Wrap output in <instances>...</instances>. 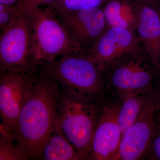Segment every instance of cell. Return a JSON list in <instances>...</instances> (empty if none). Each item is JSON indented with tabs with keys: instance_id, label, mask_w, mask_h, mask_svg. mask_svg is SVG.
<instances>
[{
	"instance_id": "19",
	"label": "cell",
	"mask_w": 160,
	"mask_h": 160,
	"mask_svg": "<svg viewBox=\"0 0 160 160\" xmlns=\"http://www.w3.org/2000/svg\"><path fill=\"white\" fill-rule=\"evenodd\" d=\"M155 127L149 153L152 158L160 160V114L156 113Z\"/></svg>"
},
{
	"instance_id": "7",
	"label": "cell",
	"mask_w": 160,
	"mask_h": 160,
	"mask_svg": "<svg viewBox=\"0 0 160 160\" xmlns=\"http://www.w3.org/2000/svg\"><path fill=\"white\" fill-rule=\"evenodd\" d=\"M35 75L12 71L1 72L0 132L12 136L22 108L32 91Z\"/></svg>"
},
{
	"instance_id": "13",
	"label": "cell",
	"mask_w": 160,
	"mask_h": 160,
	"mask_svg": "<svg viewBox=\"0 0 160 160\" xmlns=\"http://www.w3.org/2000/svg\"><path fill=\"white\" fill-rule=\"evenodd\" d=\"M39 159L78 160L82 158L74 146L56 124L55 129L46 140Z\"/></svg>"
},
{
	"instance_id": "9",
	"label": "cell",
	"mask_w": 160,
	"mask_h": 160,
	"mask_svg": "<svg viewBox=\"0 0 160 160\" xmlns=\"http://www.w3.org/2000/svg\"><path fill=\"white\" fill-rule=\"evenodd\" d=\"M140 42L132 29L107 28L86 53L103 72L126 56L140 51Z\"/></svg>"
},
{
	"instance_id": "21",
	"label": "cell",
	"mask_w": 160,
	"mask_h": 160,
	"mask_svg": "<svg viewBox=\"0 0 160 160\" xmlns=\"http://www.w3.org/2000/svg\"><path fill=\"white\" fill-rule=\"evenodd\" d=\"M153 91L157 103L156 113L160 114V82L158 83L157 87L153 89Z\"/></svg>"
},
{
	"instance_id": "11",
	"label": "cell",
	"mask_w": 160,
	"mask_h": 160,
	"mask_svg": "<svg viewBox=\"0 0 160 160\" xmlns=\"http://www.w3.org/2000/svg\"><path fill=\"white\" fill-rule=\"evenodd\" d=\"M121 104L102 109L95 129L88 160H112L117 152L122 136L118 122Z\"/></svg>"
},
{
	"instance_id": "5",
	"label": "cell",
	"mask_w": 160,
	"mask_h": 160,
	"mask_svg": "<svg viewBox=\"0 0 160 160\" xmlns=\"http://www.w3.org/2000/svg\"><path fill=\"white\" fill-rule=\"evenodd\" d=\"M29 9L32 17V54L38 67L66 52L82 51L52 9L39 6Z\"/></svg>"
},
{
	"instance_id": "6",
	"label": "cell",
	"mask_w": 160,
	"mask_h": 160,
	"mask_svg": "<svg viewBox=\"0 0 160 160\" xmlns=\"http://www.w3.org/2000/svg\"><path fill=\"white\" fill-rule=\"evenodd\" d=\"M141 51L126 56L109 67L112 68V86L122 98L132 93L150 92L153 89L157 72Z\"/></svg>"
},
{
	"instance_id": "1",
	"label": "cell",
	"mask_w": 160,
	"mask_h": 160,
	"mask_svg": "<svg viewBox=\"0 0 160 160\" xmlns=\"http://www.w3.org/2000/svg\"><path fill=\"white\" fill-rule=\"evenodd\" d=\"M60 92L54 79L42 72L35 75L32 91L11 133L27 160L39 159L44 144L55 129Z\"/></svg>"
},
{
	"instance_id": "17",
	"label": "cell",
	"mask_w": 160,
	"mask_h": 160,
	"mask_svg": "<svg viewBox=\"0 0 160 160\" xmlns=\"http://www.w3.org/2000/svg\"><path fill=\"white\" fill-rule=\"evenodd\" d=\"M0 132V160H27L12 136Z\"/></svg>"
},
{
	"instance_id": "12",
	"label": "cell",
	"mask_w": 160,
	"mask_h": 160,
	"mask_svg": "<svg viewBox=\"0 0 160 160\" xmlns=\"http://www.w3.org/2000/svg\"><path fill=\"white\" fill-rule=\"evenodd\" d=\"M136 8L135 29L152 66L160 73V17L148 0H142Z\"/></svg>"
},
{
	"instance_id": "10",
	"label": "cell",
	"mask_w": 160,
	"mask_h": 160,
	"mask_svg": "<svg viewBox=\"0 0 160 160\" xmlns=\"http://www.w3.org/2000/svg\"><path fill=\"white\" fill-rule=\"evenodd\" d=\"M53 11L72 40L86 52L107 29L103 10L100 8Z\"/></svg>"
},
{
	"instance_id": "8",
	"label": "cell",
	"mask_w": 160,
	"mask_h": 160,
	"mask_svg": "<svg viewBox=\"0 0 160 160\" xmlns=\"http://www.w3.org/2000/svg\"><path fill=\"white\" fill-rule=\"evenodd\" d=\"M157 103L152 90L137 119L126 130L112 160H136L148 153L154 134Z\"/></svg>"
},
{
	"instance_id": "16",
	"label": "cell",
	"mask_w": 160,
	"mask_h": 160,
	"mask_svg": "<svg viewBox=\"0 0 160 160\" xmlns=\"http://www.w3.org/2000/svg\"><path fill=\"white\" fill-rule=\"evenodd\" d=\"M122 2L119 0H110L103 9L107 28H116L133 30L123 18L121 13Z\"/></svg>"
},
{
	"instance_id": "15",
	"label": "cell",
	"mask_w": 160,
	"mask_h": 160,
	"mask_svg": "<svg viewBox=\"0 0 160 160\" xmlns=\"http://www.w3.org/2000/svg\"><path fill=\"white\" fill-rule=\"evenodd\" d=\"M110 0H59L49 5L54 11L71 12L100 8Z\"/></svg>"
},
{
	"instance_id": "18",
	"label": "cell",
	"mask_w": 160,
	"mask_h": 160,
	"mask_svg": "<svg viewBox=\"0 0 160 160\" xmlns=\"http://www.w3.org/2000/svg\"><path fill=\"white\" fill-rule=\"evenodd\" d=\"M18 6L0 4V29L8 28L17 18L20 12Z\"/></svg>"
},
{
	"instance_id": "23",
	"label": "cell",
	"mask_w": 160,
	"mask_h": 160,
	"mask_svg": "<svg viewBox=\"0 0 160 160\" xmlns=\"http://www.w3.org/2000/svg\"><path fill=\"white\" fill-rule=\"evenodd\" d=\"M155 7L160 17V0H148Z\"/></svg>"
},
{
	"instance_id": "3",
	"label": "cell",
	"mask_w": 160,
	"mask_h": 160,
	"mask_svg": "<svg viewBox=\"0 0 160 160\" xmlns=\"http://www.w3.org/2000/svg\"><path fill=\"white\" fill-rule=\"evenodd\" d=\"M97 102L60 90L56 124L74 146L82 160H88L95 129L102 109Z\"/></svg>"
},
{
	"instance_id": "22",
	"label": "cell",
	"mask_w": 160,
	"mask_h": 160,
	"mask_svg": "<svg viewBox=\"0 0 160 160\" xmlns=\"http://www.w3.org/2000/svg\"><path fill=\"white\" fill-rule=\"evenodd\" d=\"M22 0H0V4L10 5V6H18Z\"/></svg>"
},
{
	"instance_id": "20",
	"label": "cell",
	"mask_w": 160,
	"mask_h": 160,
	"mask_svg": "<svg viewBox=\"0 0 160 160\" xmlns=\"http://www.w3.org/2000/svg\"><path fill=\"white\" fill-rule=\"evenodd\" d=\"M59 0H22L18 5L19 7L31 8L33 7H38L40 5H46L49 6Z\"/></svg>"
},
{
	"instance_id": "4",
	"label": "cell",
	"mask_w": 160,
	"mask_h": 160,
	"mask_svg": "<svg viewBox=\"0 0 160 160\" xmlns=\"http://www.w3.org/2000/svg\"><path fill=\"white\" fill-rule=\"evenodd\" d=\"M19 8L17 18L0 35V72L12 71L34 76L38 66L32 54L31 10Z\"/></svg>"
},
{
	"instance_id": "14",
	"label": "cell",
	"mask_w": 160,
	"mask_h": 160,
	"mask_svg": "<svg viewBox=\"0 0 160 160\" xmlns=\"http://www.w3.org/2000/svg\"><path fill=\"white\" fill-rule=\"evenodd\" d=\"M151 92L132 93L123 98L118 115L122 135L137 119Z\"/></svg>"
},
{
	"instance_id": "2",
	"label": "cell",
	"mask_w": 160,
	"mask_h": 160,
	"mask_svg": "<svg viewBox=\"0 0 160 160\" xmlns=\"http://www.w3.org/2000/svg\"><path fill=\"white\" fill-rule=\"evenodd\" d=\"M40 67L41 72L56 81L62 89L81 98L98 102L102 95L103 72L86 52H69Z\"/></svg>"
}]
</instances>
